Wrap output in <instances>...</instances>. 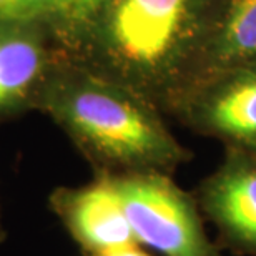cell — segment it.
<instances>
[{
  "label": "cell",
  "instance_id": "4",
  "mask_svg": "<svg viewBox=\"0 0 256 256\" xmlns=\"http://www.w3.org/2000/svg\"><path fill=\"white\" fill-rule=\"evenodd\" d=\"M176 114L194 130L256 155V60L203 78Z\"/></svg>",
  "mask_w": 256,
  "mask_h": 256
},
{
  "label": "cell",
  "instance_id": "11",
  "mask_svg": "<svg viewBox=\"0 0 256 256\" xmlns=\"http://www.w3.org/2000/svg\"><path fill=\"white\" fill-rule=\"evenodd\" d=\"M95 256H152V254L143 252L138 244H133V246H126V248H122V250H115V252L104 253V254H95Z\"/></svg>",
  "mask_w": 256,
  "mask_h": 256
},
{
  "label": "cell",
  "instance_id": "5",
  "mask_svg": "<svg viewBox=\"0 0 256 256\" xmlns=\"http://www.w3.org/2000/svg\"><path fill=\"white\" fill-rule=\"evenodd\" d=\"M60 57L47 24H0V125L37 110Z\"/></svg>",
  "mask_w": 256,
  "mask_h": 256
},
{
  "label": "cell",
  "instance_id": "2",
  "mask_svg": "<svg viewBox=\"0 0 256 256\" xmlns=\"http://www.w3.org/2000/svg\"><path fill=\"white\" fill-rule=\"evenodd\" d=\"M37 110L62 128L100 175H170L190 158L156 105L65 57L50 74Z\"/></svg>",
  "mask_w": 256,
  "mask_h": 256
},
{
  "label": "cell",
  "instance_id": "7",
  "mask_svg": "<svg viewBox=\"0 0 256 256\" xmlns=\"http://www.w3.org/2000/svg\"><path fill=\"white\" fill-rule=\"evenodd\" d=\"M202 206L228 243L256 256V155L228 146L202 185Z\"/></svg>",
  "mask_w": 256,
  "mask_h": 256
},
{
  "label": "cell",
  "instance_id": "9",
  "mask_svg": "<svg viewBox=\"0 0 256 256\" xmlns=\"http://www.w3.org/2000/svg\"><path fill=\"white\" fill-rule=\"evenodd\" d=\"M105 2L106 0H57L47 27L60 52L86 27Z\"/></svg>",
  "mask_w": 256,
  "mask_h": 256
},
{
  "label": "cell",
  "instance_id": "1",
  "mask_svg": "<svg viewBox=\"0 0 256 256\" xmlns=\"http://www.w3.org/2000/svg\"><path fill=\"white\" fill-rule=\"evenodd\" d=\"M223 0H106L62 50L68 62L176 112L202 80Z\"/></svg>",
  "mask_w": 256,
  "mask_h": 256
},
{
  "label": "cell",
  "instance_id": "6",
  "mask_svg": "<svg viewBox=\"0 0 256 256\" xmlns=\"http://www.w3.org/2000/svg\"><path fill=\"white\" fill-rule=\"evenodd\" d=\"M48 206L88 256L138 244L108 175L95 173L86 185L55 188Z\"/></svg>",
  "mask_w": 256,
  "mask_h": 256
},
{
  "label": "cell",
  "instance_id": "12",
  "mask_svg": "<svg viewBox=\"0 0 256 256\" xmlns=\"http://www.w3.org/2000/svg\"><path fill=\"white\" fill-rule=\"evenodd\" d=\"M5 238H7V232H5V226L2 223V213H0V244L5 242Z\"/></svg>",
  "mask_w": 256,
  "mask_h": 256
},
{
  "label": "cell",
  "instance_id": "3",
  "mask_svg": "<svg viewBox=\"0 0 256 256\" xmlns=\"http://www.w3.org/2000/svg\"><path fill=\"white\" fill-rule=\"evenodd\" d=\"M112 182L138 244L165 256H216L193 198L170 175L128 173Z\"/></svg>",
  "mask_w": 256,
  "mask_h": 256
},
{
  "label": "cell",
  "instance_id": "10",
  "mask_svg": "<svg viewBox=\"0 0 256 256\" xmlns=\"http://www.w3.org/2000/svg\"><path fill=\"white\" fill-rule=\"evenodd\" d=\"M57 0H0V24H47Z\"/></svg>",
  "mask_w": 256,
  "mask_h": 256
},
{
  "label": "cell",
  "instance_id": "8",
  "mask_svg": "<svg viewBox=\"0 0 256 256\" xmlns=\"http://www.w3.org/2000/svg\"><path fill=\"white\" fill-rule=\"evenodd\" d=\"M253 60H256V0H223L204 52L202 80Z\"/></svg>",
  "mask_w": 256,
  "mask_h": 256
}]
</instances>
